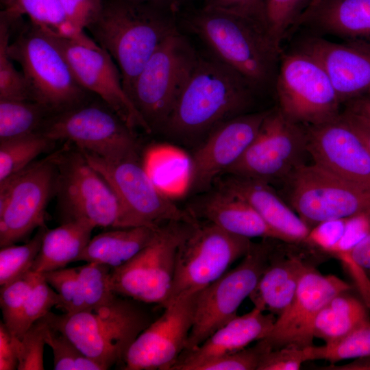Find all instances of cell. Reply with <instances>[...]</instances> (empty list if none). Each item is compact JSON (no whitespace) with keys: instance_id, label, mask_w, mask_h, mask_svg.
Wrapping results in <instances>:
<instances>
[{"instance_id":"484cf974","label":"cell","mask_w":370,"mask_h":370,"mask_svg":"<svg viewBox=\"0 0 370 370\" xmlns=\"http://www.w3.org/2000/svg\"><path fill=\"white\" fill-rule=\"evenodd\" d=\"M219 186L247 201L264 221L288 243H306L310 227L279 196L271 184L225 174Z\"/></svg>"},{"instance_id":"11a10c76","label":"cell","mask_w":370,"mask_h":370,"mask_svg":"<svg viewBox=\"0 0 370 370\" xmlns=\"http://www.w3.org/2000/svg\"><path fill=\"white\" fill-rule=\"evenodd\" d=\"M138 3H149L158 5L165 0H128Z\"/></svg>"},{"instance_id":"e0dca14e","label":"cell","mask_w":370,"mask_h":370,"mask_svg":"<svg viewBox=\"0 0 370 370\" xmlns=\"http://www.w3.org/2000/svg\"><path fill=\"white\" fill-rule=\"evenodd\" d=\"M53 35L81 86L96 94L132 130L139 127L151 134L125 91L110 53L84 32L72 38Z\"/></svg>"},{"instance_id":"52a82bcc","label":"cell","mask_w":370,"mask_h":370,"mask_svg":"<svg viewBox=\"0 0 370 370\" xmlns=\"http://www.w3.org/2000/svg\"><path fill=\"white\" fill-rule=\"evenodd\" d=\"M197 58L176 29L136 78L129 96L151 133L163 131Z\"/></svg>"},{"instance_id":"44dd1931","label":"cell","mask_w":370,"mask_h":370,"mask_svg":"<svg viewBox=\"0 0 370 370\" xmlns=\"http://www.w3.org/2000/svg\"><path fill=\"white\" fill-rule=\"evenodd\" d=\"M307 150L313 162L370 190V151L357 131L340 115L307 126Z\"/></svg>"},{"instance_id":"5bb4252c","label":"cell","mask_w":370,"mask_h":370,"mask_svg":"<svg viewBox=\"0 0 370 370\" xmlns=\"http://www.w3.org/2000/svg\"><path fill=\"white\" fill-rule=\"evenodd\" d=\"M293 210L310 227L328 221L370 216V190L314 162L295 169L284 180Z\"/></svg>"},{"instance_id":"6f0895ef","label":"cell","mask_w":370,"mask_h":370,"mask_svg":"<svg viewBox=\"0 0 370 370\" xmlns=\"http://www.w3.org/2000/svg\"><path fill=\"white\" fill-rule=\"evenodd\" d=\"M14 0H1V2L3 3V5L7 8L9 5H10Z\"/></svg>"},{"instance_id":"603a6c76","label":"cell","mask_w":370,"mask_h":370,"mask_svg":"<svg viewBox=\"0 0 370 370\" xmlns=\"http://www.w3.org/2000/svg\"><path fill=\"white\" fill-rule=\"evenodd\" d=\"M300 49L323 65L341 103L370 95V49L320 36L307 38Z\"/></svg>"},{"instance_id":"7402d4cb","label":"cell","mask_w":370,"mask_h":370,"mask_svg":"<svg viewBox=\"0 0 370 370\" xmlns=\"http://www.w3.org/2000/svg\"><path fill=\"white\" fill-rule=\"evenodd\" d=\"M276 240L268 263L249 295L254 308L280 316L292 301L303 275L314 267L312 249Z\"/></svg>"},{"instance_id":"9c48e42d","label":"cell","mask_w":370,"mask_h":370,"mask_svg":"<svg viewBox=\"0 0 370 370\" xmlns=\"http://www.w3.org/2000/svg\"><path fill=\"white\" fill-rule=\"evenodd\" d=\"M275 85L279 109L295 123L314 126L341 114L342 103L325 69L300 48L282 52Z\"/></svg>"},{"instance_id":"5b68a950","label":"cell","mask_w":370,"mask_h":370,"mask_svg":"<svg viewBox=\"0 0 370 370\" xmlns=\"http://www.w3.org/2000/svg\"><path fill=\"white\" fill-rule=\"evenodd\" d=\"M8 53L21 65L33 101L53 114L86 101L88 92L75 79L52 32L32 23L10 42Z\"/></svg>"},{"instance_id":"30bf717a","label":"cell","mask_w":370,"mask_h":370,"mask_svg":"<svg viewBox=\"0 0 370 370\" xmlns=\"http://www.w3.org/2000/svg\"><path fill=\"white\" fill-rule=\"evenodd\" d=\"M195 223L173 221L161 225L147 246L125 264L111 269L112 290L163 308L172 287L178 246Z\"/></svg>"},{"instance_id":"c3c4849f","label":"cell","mask_w":370,"mask_h":370,"mask_svg":"<svg viewBox=\"0 0 370 370\" xmlns=\"http://www.w3.org/2000/svg\"><path fill=\"white\" fill-rule=\"evenodd\" d=\"M206 5L247 16L267 29L264 0H209Z\"/></svg>"},{"instance_id":"db71d44e","label":"cell","mask_w":370,"mask_h":370,"mask_svg":"<svg viewBox=\"0 0 370 370\" xmlns=\"http://www.w3.org/2000/svg\"><path fill=\"white\" fill-rule=\"evenodd\" d=\"M351 363L341 366L331 365L332 368L328 369H343V370H370V356L355 358Z\"/></svg>"},{"instance_id":"7bdbcfd3","label":"cell","mask_w":370,"mask_h":370,"mask_svg":"<svg viewBox=\"0 0 370 370\" xmlns=\"http://www.w3.org/2000/svg\"><path fill=\"white\" fill-rule=\"evenodd\" d=\"M37 273L29 271L1 286L0 305L3 323L12 332L33 287Z\"/></svg>"},{"instance_id":"681fc988","label":"cell","mask_w":370,"mask_h":370,"mask_svg":"<svg viewBox=\"0 0 370 370\" xmlns=\"http://www.w3.org/2000/svg\"><path fill=\"white\" fill-rule=\"evenodd\" d=\"M334 256L352 266L370 282V231L349 249Z\"/></svg>"},{"instance_id":"9a60e30c","label":"cell","mask_w":370,"mask_h":370,"mask_svg":"<svg viewBox=\"0 0 370 370\" xmlns=\"http://www.w3.org/2000/svg\"><path fill=\"white\" fill-rule=\"evenodd\" d=\"M58 151L0 182V247L14 245L45 225L56 194Z\"/></svg>"},{"instance_id":"ab89813d","label":"cell","mask_w":370,"mask_h":370,"mask_svg":"<svg viewBox=\"0 0 370 370\" xmlns=\"http://www.w3.org/2000/svg\"><path fill=\"white\" fill-rule=\"evenodd\" d=\"M312 360L324 359L334 362L370 356V323L354 330L342 341L332 346L311 347Z\"/></svg>"},{"instance_id":"74e56055","label":"cell","mask_w":370,"mask_h":370,"mask_svg":"<svg viewBox=\"0 0 370 370\" xmlns=\"http://www.w3.org/2000/svg\"><path fill=\"white\" fill-rule=\"evenodd\" d=\"M46 345L53 352L54 370H106V369L85 355L61 332L49 326L45 334Z\"/></svg>"},{"instance_id":"b9f144b4","label":"cell","mask_w":370,"mask_h":370,"mask_svg":"<svg viewBox=\"0 0 370 370\" xmlns=\"http://www.w3.org/2000/svg\"><path fill=\"white\" fill-rule=\"evenodd\" d=\"M271 347L263 338L251 347L210 359L193 370H258L264 356Z\"/></svg>"},{"instance_id":"4fadbf2b","label":"cell","mask_w":370,"mask_h":370,"mask_svg":"<svg viewBox=\"0 0 370 370\" xmlns=\"http://www.w3.org/2000/svg\"><path fill=\"white\" fill-rule=\"evenodd\" d=\"M252 244L249 238L199 220L178 246L172 287L164 307L180 295L200 291L217 280Z\"/></svg>"},{"instance_id":"f546056e","label":"cell","mask_w":370,"mask_h":370,"mask_svg":"<svg viewBox=\"0 0 370 370\" xmlns=\"http://www.w3.org/2000/svg\"><path fill=\"white\" fill-rule=\"evenodd\" d=\"M370 323L369 307L357 297L343 292L332 298L319 312L314 324V337L332 346L354 330Z\"/></svg>"},{"instance_id":"7a4b0ae2","label":"cell","mask_w":370,"mask_h":370,"mask_svg":"<svg viewBox=\"0 0 370 370\" xmlns=\"http://www.w3.org/2000/svg\"><path fill=\"white\" fill-rule=\"evenodd\" d=\"M190 26L214 57L256 89L275 82L281 48L260 23L247 16L206 5Z\"/></svg>"},{"instance_id":"9f6ffc18","label":"cell","mask_w":370,"mask_h":370,"mask_svg":"<svg viewBox=\"0 0 370 370\" xmlns=\"http://www.w3.org/2000/svg\"><path fill=\"white\" fill-rule=\"evenodd\" d=\"M323 0H312V3H310L309 8L306 10V11L313 8L317 5H318L319 3H321Z\"/></svg>"},{"instance_id":"d6a6232c","label":"cell","mask_w":370,"mask_h":370,"mask_svg":"<svg viewBox=\"0 0 370 370\" xmlns=\"http://www.w3.org/2000/svg\"><path fill=\"white\" fill-rule=\"evenodd\" d=\"M56 142L40 132L0 141V182L52 149Z\"/></svg>"},{"instance_id":"f907efd6","label":"cell","mask_w":370,"mask_h":370,"mask_svg":"<svg viewBox=\"0 0 370 370\" xmlns=\"http://www.w3.org/2000/svg\"><path fill=\"white\" fill-rule=\"evenodd\" d=\"M17 337L12 334L5 324L0 323V370L17 369L18 365L16 345Z\"/></svg>"},{"instance_id":"8d00e7d4","label":"cell","mask_w":370,"mask_h":370,"mask_svg":"<svg viewBox=\"0 0 370 370\" xmlns=\"http://www.w3.org/2000/svg\"><path fill=\"white\" fill-rule=\"evenodd\" d=\"M312 0H264L267 29L275 44L281 43L294 29Z\"/></svg>"},{"instance_id":"d590c367","label":"cell","mask_w":370,"mask_h":370,"mask_svg":"<svg viewBox=\"0 0 370 370\" xmlns=\"http://www.w3.org/2000/svg\"><path fill=\"white\" fill-rule=\"evenodd\" d=\"M10 24L1 16L0 99L33 101L25 77L16 69L8 53Z\"/></svg>"},{"instance_id":"ac0fdd59","label":"cell","mask_w":370,"mask_h":370,"mask_svg":"<svg viewBox=\"0 0 370 370\" xmlns=\"http://www.w3.org/2000/svg\"><path fill=\"white\" fill-rule=\"evenodd\" d=\"M269 110L236 116L213 129L189 158L188 194H202L243 156L256 136Z\"/></svg>"},{"instance_id":"4dcf8cb0","label":"cell","mask_w":370,"mask_h":370,"mask_svg":"<svg viewBox=\"0 0 370 370\" xmlns=\"http://www.w3.org/2000/svg\"><path fill=\"white\" fill-rule=\"evenodd\" d=\"M51 114L35 101L0 99V141L40 132Z\"/></svg>"},{"instance_id":"f35d334b","label":"cell","mask_w":370,"mask_h":370,"mask_svg":"<svg viewBox=\"0 0 370 370\" xmlns=\"http://www.w3.org/2000/svg\"><path fill=\"white\" fill-rule=\"evenodd\" d=\"M77 269L86 308L106 304L117 295L110 286V267L97 262H86Z\"/></svg>"},{"instance_id":"d6986e66","label":"cell","mask_w":370,"mask_h":370,"mask_svg":"<svg viewBox=\"0 0 370 370\" xmlns=\"http://www.w3.org/2000/svg\"><path fill=\"white\" fill-rule=\"evenodd\" d=\"M199 291L180 295L132 343L125 370H171L186 348Z\"/></svg>"},{"instance_id":"f6af8a7d","label":"cell","mask_w":370,"mask_h":370,"mask_svg":"<svg viewBox=\"0 0 370 370\" xmlns=\"http://www.w3.org/2000/svg\"><path fill=\"white\" fill-rule=\"evenodd\" d=\"M311 346H286L270 350L258 370H298L303 363L312 360Z\"/></svg>"},{"instance_id":"2e32d148","label":"cell","mask_w":370,"mask_h":370,"mask_svg":"<svg viewBox=\"0 0 370 370\" xmlns=\"http://www.w3.org/2000/svg\"><path fill=\"white\" fill-rule=\"evenodd\" d=\"M307 142V126L292 121L278 107L269 110L252 143L225 174L270 184L284 181L304 164Z\"/></svg>"},{"instance_id":"7dc6e473","label":"cell","mask_w":370,"mask_h":370,"mask_svg":"<svg viewBox=\"0 0 370 370\" xmlns=\"http://www.w3.org/2000/svg\"><path fill=\"white\" fill-rule=\"evenodd\" d=\"M347 219L325 221L311 228L306 243L328 252L342 237Z\"/></svg>"},{"instance_id":"4316f807","label":"cell","mask_w":370,"mask_h":370,"mask_svg":"<svg viewBox=\"0 0 370 370\" xmlns=\"http://www.w3.org/2000/svg\"><path fill=\"white\" fill-rule=\"evenodd\" d=\"M301 25L370 49V0H323L303 14Z\"/></svg>"},{"instance_id":"bcb514c9","label":"cell","mask_w":370,"mask_h":370,"mask_svg":"<svg viewBox=\"0 0 370 370\" xmlns=\"http://www.w3.org/2000/svg\"><path fill=\"white\" fill-rule=\"evenodd\" d=\"M103 0H60L66 18L79 34L99 16Z\"/></svg>"},{"instance_id":"8992f818","label":"cell","mask_w":370,"mask_h":370,"mask_svg":"<svg viewBox=\"0 0 370 370\" xmlns=\"http://www.w3.org/2000/svg\"><path fill=\"white\" fill-rule=\"evenodd\" d=\"M56 195L62 223L83 220L95 227L125 228L121 203L82 151L66 142L58 149Z\"/></svg>"},{"instance_id":"60d3db41","label":"cell","mask_w":370,"mask_h":370,"mask_svg":"<svg viewBox=\"0 0 370 370\" xmlns=\"http://www.w3.org/2000/svg\"><path fill=\"white\" fill-rule=\"evenodd\" d=\"M48 284L61 299L60 308L71 314L86 309L77 267L62 268L42 273Z\"/></svg>"},{"instance_id":"f5cc1de1","label":"cell","mask_w":370,"mask_h":370,"mask_svg":"<svg viewBox=\"0 0 370 370\" xmlns=\"http://www.w3.org/2000/svg\"><path fill=\"white\" fill-rule=\"evenodd\" d=\"M341 114L362 138L370 151V127L362 121L347 112L344 111Z\"/></svg>"},{"instance_id":"cb8c5ba5","label":"cell","mask_w":370,"mask_h":370,"mask_svg":"<svg viewBox=\"0 0 370 370\" xmlns=\"http://www.w3.org/2000/svg\"><path fill=\"white\" fill-rule=\"evenodd\" d=\"M187 210L196 219L212 223L236 236L286 242L247 201L219 186L202 193Z\"/></svg>"},{"instance_id":"8fae6325","label":"cell","mask_w":370,"mask_h":370,"mask_svg":"<svg viewBox=\"0 0 370 370\" xmlns=\"http://www.w3.org/2000/svg\"><path fill=\"white\" fill-rule=\"evenodd\" d=\"M40 133L55 141L74 144L106 160L140 156L134 131L103 101H85L53 114Z\"/></svg>"},{"instance_id":"ba28073f","label":"cell","mask_w":370,"mask_h":370,"mask_svg":"<svg viewBox=\"0 0 370 370\" xmlns=\"http://www.w3.org/2000/svg\"><path fill=\"white\" fill-rule=\"evenodd\" d=\"M81 151L118 197L124 212L125 227H156L168 222L198 221L187 209L179 208L156 186L141 156L110 161Z\"/></svg>"},{"instance_id":"ee69618b","label":"cell","mask_w":370,"mask_h":370,"mask_svg":"<svg viewBox=\"0 0 370 370\" xmlns=\"http://www.w3.org/2000/svg\"><path fill=\"white\" fill-rule=\"evenodd\" d=\"M49 327L44 317L36 321L21 338L17 337L18 370H43L45 334Z\"/></svg>"},{"instance_id":"83f0119b","label":"cell","mask_w":370,"mask_h":370,"mask_svg":"<svg viewBox=\"0 0 370 370\" xmlns=\"http://www.w3.org/2000/svg\"><path fill=\"white\" fill-rule=\"evenodd\" d=\"M95 227L83 220L62 223L60 226L46 231L40 250L31 270L45 273L65 268L84 251L91 239Z\"/></svg>"},{"instance_id":"1f68e13d","label":"cell","mask_w":370,"mask_h":370,"mask_svg":"<svg viewBox=\"0 0 370 370\" xmlns=\"http://www.w3.org/2000/svg\"><path fill=\"white\" fill-rule=\"evenodd\" d=\"M23 15L58 36L72 38L78 35L67 21L60 0H14L1 12L10 23Z\"/></svg>"},{"instance_id":"3957f363","label":"cell","mask_w":370,"mask_h":370,"mask_svg":"<svg viewBox=\"0 0 370 370\" xmlns=\"http://www.w3.org/2000/svg\"><path fill=\"white\" fill-rule=\"evenodd\" d=\"M143 302L117 295L110 302L81 311L44 318L85 355L106 369L121 364L138 336L154 320Z\"/></svg>"},{"instance_id":"6da1fadb","label":"cell","mask_w":370,"mask_h":370,"mask_svg":"<svg viewBox=\"0 0 370 370\" xmlns=\"http://www.w3.org/2000/svg\"><path fill=\"white\" fill-rule=\"evenodd\" d=\"M254 90L215 57H197L162 132L179 141L199 144L220 124L246 113Z\"/></svg>"},{"instance_id":"7c38bea8","label":"cell","mask_w":370,"mask_h":370,"mask_svg":"<svg viewBox=\"0 0 370 370\" xmlns=\"http://www.w3.org/2000/svg\"><path fill=\"white\" fill-rule=\"evenodd\" d=\"M275 239L262 238L234 268L199 291L193 323L184 352L202 343L237 315L243 301L255 288L269 260Z\"/></svg>"},{"instance_id":"f1b7e54d","label":"cell","mask_w":370,"mask_h":370,"mask_svg":"<svg viewBox=\"0 0 370 370\" xmlns=\"http://www.w3.org/2000/svg\"><path fill=\"white\" fill-rule=\"evenodd\" d=\"M159 227L114 228L100 233L90 240L76 262H97L111 269L120 267L151 241Z\"/></svg>"},{"instance_id":"d4e9b609","label":"cell","mask_w":370,"mask_h":370,"mask_svg":"<svg viewBox=\"0 0 370 370\" xmlns=\"http://www.w3.org/2000/svg\"><path fill=\"white\" fill-rule=\"evenodd\" d=\"M275 319L274 314L254 307L217 330L197 347L183 352L171 370H193L202 362L243 349L264 338Z\"/></svg>"},{"instance_id":"836d02e7","label":"cell","mask_w":370,"mask_h":370,"mask_svg":"<svg viewBox=\"0 0 370 370\" xmlns=\"http://www.w3.org/2000/svg\"><path fill=\"white\" fill-rule=\"evenodd\" d=\"M46 225L38 227L36 234L26 243L1 247L0 286H3L31 270L47 230Z\"/></svg>"},{"instance_id":"e575fe53","label":"cell","mask_w":370,"mask_h":370,"mask_svg":"<svg viewBox=\"0 0 370 370\" xmlns=\"http://www.w3.org/2000/svg\"><path fill=\"white\" fill-rule=\"evenodd\" d=\"M60 306L58 293L51 288L42 273H37L30 293L10 332L21 338L33 323L44 317L53 307L60 308Z\"/></svg>"},{"instance_id":"277c9868","label":"cell","mask_w":370,"mask_h":370,"mask_svg":"<svg viewBox=\"0 0 370 370\" xmlns=\"http://www.w3.org/2000/svg\"><path fill=\"white\" fill-rule=\"evenodd\" d=\"M156 6L128 0H106L99 16L87 28L94 40L116 62L128 95L147 62L176 30Z\"/></svg>"},{"instance_id":"816d5d0a","label":"cell","mask_w":370,"mask_h":370,"mask_svg":"<svg viewBox=\"0 0 370 370\" xmlns=\"http://www.w3.org/2000/svg\"><path fill=\"white\" fill-rule=\"evenodd\" d=\"M347 112L370 127V95L362 96L345 103Z\"/></svg>"},{"instance_id":"ffe728a7","label":"cell","mask_w":370,"mask_h":370,"mask_svg":"<svg viewBox=\"0 0 370 370\" xmlns=\"http://www.w3.org/2000/svg\"><path fill=\"white\" fill-rule=\"evenodd\" d=\"M352 288L349 284L334 275H323L312 267L301 277L295 296L278 317L264 338L276 349L286 346L313 345L315 319L335 296Z\"/></svg>"}]
</instances>
